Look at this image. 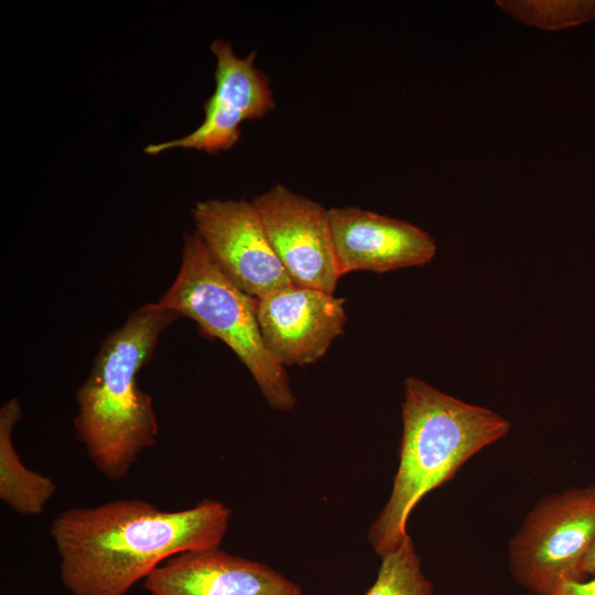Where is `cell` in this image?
<instances>
[{
	"label": "cell",
	"mask_w": 595,
	"mask_h": 595,
	"mask_svg": "<svg viewBox=\"0 0 595 595\" xmlns=\"http://www.w3.org/2000/svg\"><path fill=\"white\" fill-rule=\"evenodd\" d=\"M329 217L340 275L423 267L437 250L429 232L402 219L356 206L332 207Z\"/></svg>",
	"instance_id": "obj_10"
},
{
	"label": "cell",
	"mask_w": 595,
	"mask_h": 595,
	"mask_svg": "<svg viewBox=\"0 0 595 595\" xmlns=\"http://www.w3.org/2000/svg\"><path fill=\"white\" fill-rule=\"evenodd\" d=\"M181 316L147 303L109 334L78 387L74 426L94 467L106 479L129 475L141 454L156 444L159 425L151 397L138 375L151 359L161 334Z\"/></svg>",
	"instance_id": "obj_2"
},
{
	"label": "cell",
	"mask_w": 595,
	"mask_h": 595,
	"mask_svg": "<svg viewBox=\"0 0 595 595\" xmlns=\"http://www.w3.org/2000/svg\"><path fill=\"white\" fill-rule=\"evenodd\" d=\"M264 345L284 368L321 359L344 332L345 299L291 285L257 299Z\"/></svg>",
	"instance_id": "obj_9"
},
{
	"label": "cell",
	"mask_w": 595,
	"mask_h": 595,
	"mask_svg": "<svg viewBox=\"0 0 595 595\" xmlns=\"http://www.w3.org/2000/svg\"><path fill=\"white\" fill-rule=\"evenodd\" d=\"M595 543V482L542 497L508 543V567L528 595H550L584 581L583 562Z\"/></svg>",
	"instance_id": "obj_5"
},
{
	"label": "cell",
	"mask_w": 595,
	"mask_h": 595,
	"mask_svg": "<svg viewBox=\"0 0 595 595\" xmlns=\"http://www.w3.org/2000/svg\"><path fill=\"white\" fill-rule=\"evenodd\" d=\"M192 217L210 258L245 293L260 299L293 285L252 202L201 201Z\"/></svg>",
	"instance_id": "obj_6"
},
{
	"label": "cell",
	"mask_w": 595,
	"mask_h": 595,
	"mask_svg": "<svg viewBox=\"0 0 595 595\" xmlns=\"http://www.w3.org/2000/svg\"><path fill=\"white\" fill-rule=\"evenodd\" d=\"M550 595H595V578L564 583Z\"/></svg>",
	"instance_id": "obj_15"
},
{
	"label": "cell",
	"mask_w": 595,
	"mask_h": 595,
	"mask_svg": "<svg viewBox=\"0 0 595 595\" xmlns=\"http://www.w3.org/2000/svg\"><path fill=\"white\" fill-rule=\"evenodd\" d=\"M149 595H303L267 564L217 549L178 553L144 580Z\"/></svg>",
	"instance_id": "obj_11"
},
{
	"label": "cell",
	"mask_w": 595,
	"mask_h": 595,
	"mask_svg": "<svg viewBox=\"0 0 595 595\" xmlns=\"http://www.w3.org/2000/svg\"><path fill=\"white\" fill-rule=\"evenodd\" d=\"M401 415L392 488L367 534L379 558L408 534L409 517L425 495L451 480L472 456L511 428L491 409L465 402L414 376L404 381Z\"/></svg>",
	"instance_id": "obj_3"
},
{
	"label": "cell",
	"mask_w": 595,
	"mask_h": 595,
	"mask_svg": "<svg viewBox=\"0 0 595 595\" xmlns=\"http://www.w3.org/2000/svg\"><path fill=\"white\" fill-rule=\"evenodd\" d=\"M380 559L377 577L365 595H434L433 583L423 572L409 533Z\"/></svg>",
	"instance_id": "obj_13"
},
{
	"label": "cell",
	"mask_w": 595,
	"mask_h": 595,
	"mask_svg": "<svg viewBox=\"0 0 595 595\" xmlns=\"http://www.w3.org/2000/svg\"><path fill=\"white\" fill-rule=\"evenodd\" d=\"M251 202L293 285L334 293L342 275L329 208L280 183Z\"/></svg>",
	"instance_id": "obj_7"
},
{
	"label": "cell",
	"mask_w": 595,
	"mask_h": 595,
	"mask_svg": "<svg viewBox=\"0 0 595 595\" xmlns=\"http://www.w3.org/2000/svg\"><path fill=\"white\" fill-rule=\"evenodd\" d=\"M193 320L202 334L226 344L248 369L268 404L290 412L296 405L285 368L267 349L257 316V299L232 283L194 231L184 237L178 272L156 301Z\"/></svg>",
	"instance_id": "obj_4"
},
{
	"label": "cell",
	"mask_w": 595,
	"mask_h": 595,
	"mask_svg": "<svg viewBox=\"0 0 595 595\" xmlns=\"http://www.w3.org/2000/svg\"><path fill=\"white\" fill-rule=\"evenodd\" d=\"M582 571L586 576L592 575L595 577V543L583 562Z\"/></svg>",
	"instance_id": "obj_16"
},
{
	"label": "cell",
	"mask_w": 595,
	"mask_h": 595,
	"mask_svg": "<svg viewBox=\"0 0 595 595\" xmlns=\"http://www.w3.org/2000/svg\"><path fill=\"white\" fill-rule=\"evenodd\" d=\"M22 416L21 403L12 398L0 409V499L23 516L41 515L57 491L52 477L28 468L13 442V430Z\"/></svg>",
	"instance_id": "obj_12"
},
{
	"label": "cell",
	"mask_w": 595,
	"mask_h": 595,
	"mask_svg": "<svg viewBox=\"0 0 595 595\" xmlns=\"http://www.w3.org/2000/svg\"><path fill=\"white\" fill-rule=\"evenodd\" d=\"M216 60L215 90L204 102V119L191 133L144 148L149 155L173 149H193L210 154L232 148L240 138V126L264 117L275 107L268 75L256 66L257 51L238 56L229 41L210 44Z\"/></svg>",
	"instance_id": "obj_8"
},
{
	"label": "cell",
	"mask_w": 595,
	"mask_h": 595,
	"mask_svg": "<svg viewBox=\"0 0 595 595\" xmlns=\"http://www.w3.org/2000/svg\"><path fill=\"white\" fill-rule=\"evenodd\" d=\"M231 509L205 498L167 511L142 499L73 507L52 521L62 584L71 595H126L167 559L220 547Z\"/></svg>",
	"instance_id": "obj_1"
},
{
	"label": "cell",
	"mask_w": 595,
	"mask_h": 595,
	"mask_svg": "<svg viewBox=\"0 0 595 595\" xmlns=\"http://www.w3.org/2000/svg\"><path fill=\"white\" fill-rule=\"evenodd\" d=\"M516 20L547 30H562L595 21V0L497 1Z\"/></svg>",
	"instance_id": "obj_14"
}]
</instances>
